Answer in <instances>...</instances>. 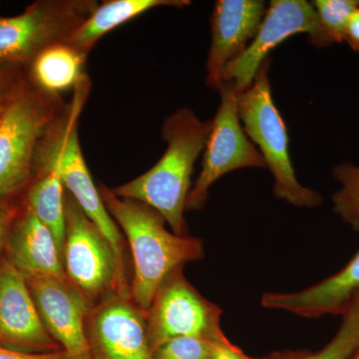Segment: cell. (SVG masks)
<instances>
[{
  "instance_id": "obj_1",
  "label": "cell",
  "mask_w": 359,
  "mask_h": 359,
  "mask_svg": "<svg viewBox=\"0 0 359 359\" xmlns=\"http://www.w3.org/2000/svg\"><path fill=\"white\" fill-rule=\"evenodd\" d=\"M98 189L106 209L131 250L132 301L147 313L156 292L172 271L204 257L202 240L170 231L162 215L144 203L117 197L103 183H99Z\"/></svg>"
},
{
  "instance_id": "obj_2",
  "label": "cell",
  "mask_w": 359,
  "mask_h": 359,
  "mask_svg": "<svg viewBox=\"0 0 359 359\" xmlns=\"http://www.w3.org/2000/svg\"><path fill=\"white\" fill-rule=\"evenodd\" d=\"M211 129L212 120L203 121L191 108H179L163 123L161 132L167 148L161 159L145 173L113 188L112 192L153 208L174 233L186 236L184 214L191 177Z\"/></svg>"
},
{
  "instance_id": "obj_3",
  "label": "cell",
  "mask_w": 359,
  "mask_h": 359,
  "mask_svg": "<svg viewBox=\"0 0 359 359\" xmlns=\"http://www.w3.org/2000/svg\"><path fill=\"white\" fill-rule=\"evenodd\" d=\"M65 105L60 94L40 88L26 74L0 115V201L25 194L40 139Z\"/></svg>"
},
{
  "instance_id": "obj_4",
  "label": "cell",
  "mask_w": 359,
  "mask_h": 359,
  "mask_svg": "<svg viewBox=\"0 0 359 359\" xmlns=\"http://www.w3.org/2000/svg\"><path fill=\"white\" fill-rule=\"evenodd\" d=\"M269 66L268 58L249 88L238 94V116L243 128L259 148L266 166L273 174L276 197L295 207H318L323 197L313 189L302 186L295 176L290 160L289 134L271 94Z\"/></svg>"
},
{
  "instance_id": "obj_5",
  "label": "cell",
  "mask_w": 359,
  "mask_h": 359,
  "mask_svg": "<svg viewBox=\"0 0 359 359\" xmlns=\"http://www.w3.org/2000/svg\"><path fill=\"white\" fill-rule=\"evenodd\" d=\"M98 4L95 0H37L18 15L0 16V65L27 69L47 48L66 43Z\"/></svg>"
},
{
  "instance_id": "obj_6",
  "label": "cell",
  "mask_w": 359,
  "mask_h": 359,
  "mask_svg": "<svg viewBox=\"0 0 359 359\" xmlns=\"http://www.w3.org/2000/svg\"><path fill=\"white\" fill-rule=\"evenodd\" d=\"M65 221L63 266L70 283L91 306L113 294L131 299L110 243L67 191Z\"/></svg>"
},
{
  "instance_id": "obj_7",
  "label": "cell",
  "mask_w": 359,
  "mask_h": 359,
  "mask_svg": "<svg viewBox=\"0 0 359 359\" xmlns=\"http://www.w3.org/2000/svg\"><path fill=\"white\" fill-rule=\"evenodd\" d=\"M221 104L212 120L203 155L202 170L187 200L186 211H200L209 190L224 175L244 168H266L263 156L245 134L238 116L237 87L224 81L219 89Z\"/></svg>"
},
{
  "instance_id": "obj_8",
  "label": "cell",
  "mask_w": 359,
  "mask_h": 359,
  "mask_svg": "<svg viewBox=\"0 0 359 359\" xmlns=\"http://www.w3.org/2000/svg\"><path fill=\"white\" fill-rule=\"evenodd\" d=\"M223 311L208 301L184 276L175 269L156 292L147 311L148 337L153 351L178 337L219 340L226 337L221 328Z\"/></svg>"
},
{
  "instance_id": "obj_9",
  "label": "cell",
  "mask_w": 359,
  "mask_h": 359,
  "mask_svg": "<svg viewBox=\"0 0 359 359\" xmlns=\"http://www.w3.org/2000/svg\"><path fill=\"white\" fill-rule=\"evenodd\" d=\"M299 33L309 35V43L325 47L318 14L311 2L273 0L255 39L238 57L226 66L223 81L233 82L240 93L245 91L254 82L269 52Z\"/></svg>"
},
{
  "instance_id": "obj_10",
  "label": "cell",
  "mask_w": 359,
  "mask_h": 359,
  "mask_svg": "<svg viewBox=\"0 0 359 359\" xmlns=\"http://www.w3.org/2000/svg\"><path fill=\"white\" fill-rule=\"evenodd\" d=\"M86 335L91 359H154L147 313L128 297L113 294L92 306Z\"/></svg>"
},
{
  "instance_id": "obj_11",
  "label": "cell",
  "mask_w": 359,
  "mask_h": 359,
  "mask_svg": "<svg viewBox=\"0 0 359 359\" xmlns=\"http://www.w3.org/2000/svg\"><path fill=\"white\" fill-rule=\"evenodd\" d=\"M47 332L74 359H91L86 320L91 304L68 278H25Z\"/></svg>"
},
{
  "instance_id": "obj_12",
  "label": "cell",
  "mask_w": 359,
  "mask_h": 359,
  "mask_svg": "<svg viewBox=\"0 0 359 359\" xmlns=\"http://www.w3.org/2000/svg\"><path fill=\"white\" fill-rule=\"evenodd\" d=\"M0 346L32 353H56L25 276L6 257L0 263Z\"/></svg>"
},
{
  "instance_id": "obj_13",
  "label": "cell",
  "mask_w": 359,
  "mask_h": 359,
  "mask_svg": "<svg viewBox=\"0 0 359 359\" xmlns=\"http://www.w3.org/2000/svg\"><path fill=\"white\" fill-rule=\"evenodd\" d=\"M266 8L262 0H219L215 4L211 47L205 65L208 87L219 91L224 69L255 39Z\"/></svg>"
},
{
  "instance_id": "obj_14",
  "label": "cell",
  "mask_w": 359,
  "mask_h": 359,
  "mask_svg": "<svg viewBox=\"0 0 359 359\" xmlns=\"http://www.w3.org/2000/svg\"><path fill=\"white\" fill-rule=\"evenodd\" d=\"M78 127L79 120L73 122L68 129L61 149L59 170L63 185L85 215L110 243L117 257L123 282L130 287L125 264L123 233L106 209L98 187L95 186L90 174L80 145Z\"/></svg>"
},
{
  "instance_id": "obj_15",
  "label": "cell",
  "mask_w": 359,
  "mask_h": 359,
  "mask_svg": "<svg viewBox=\"0 0 359 359\" xmlns=\"http://www.w3.org/2000/svg\"><path fill=\"white\" fill-rule=\"evenodd\" d=\"M6 250V259L25 278H68L53 233L25 203L14 219Z\"/></svg>"
},
{
  "instance_id": "obj_16",
  "label": "cell",
  "mask_w": 359,
  "mask_h": 359,
  "mask_svg": "<svg viewBox=\"0 0 359 359\" xmlns=\"http://www.w3.org/2000/svg\"><path fill=\"white\" fill-rule=\"evenodd\" d=\"M359 294V252L334 276L302 292L275 294L262 297L264 308L280 309L302 318H320L325 314L344 316Z\"/></svg>"
},
{
  "instance_id": "obj_17",
  "label": "cell",
  "mask_w": 359,
  "mask_h": 359,
  "mask_svg": "<svg viewBox=\"0 0 359 359\" xmlns=\"http://www.w3.org/2000/svg\"><path fill=\"white\" fill-rule=\"evenodd\" d=\"M189 6V0H106L98 4L66 44L88 56L99 40L127 21L158 7Z\"/></svg>"
},
{
  "instance_id": "obj_18",
  "label": "cell",
  "mask_w": 359,
  "mask_h": 359,
  "mask_svg": "<svg viewBox=\"0 0 359 359\" xmlns=\"http://www.w3.org/2000/svg\"><path fill=\"white\" fill-rule=\"evenodd\" d=\"M87 57L70 45H54L35 58L26 74L40 88L61 95V92L74 88L79 81Z\"/></svg>"
},
{
  "instance_id": "obj_19",
  "label": "cell",
  "mask_w": 359,
  "mask_h": 359,
  "mask_svg": "<svg viewBox=\"0 0 359 359\" xmlns=\"http://www.w3.org/2000/svg\"><path fill=\"white\" fill-rule=\"evenodd\" d=\"M359 351V294L344 314L341 325L334 339L316 353L285 351L263 359H351Z\"/></svg>"
},
{
  "instance_id": "obj_20",
  "label": "cell",
  "mask_w": 359,
  "mask_h": 359,
  "mask_svg": "<svg viewBox=\"0 0 359 359\" xmlns=\"http://www.w3.org/2000/svg\"><path fill=\"white\" fill-rule=\"evenodd\" d=\"M332 176L340 185L332 198L334 212L359 233V166L341 163L332 169Z\"/></svg>"
},
{
  "instance_id": "obj_21",
  "label": "cell",
  "mask_w": 359,
  "mask_h": 359,
  "mask_svg": "<svg viewBox=\"0 0 359 359\" xmlns=\"http://www.w3.org/2000/svg\"><path fill=\"white\" fill-rule=\"evenodd\" d=\"M311 4L318 14L325 47L344 42L347 23L358 7V0H316Z\"/></svg>"
},
{
  "instance_id": "obj_22",
  "label": "cell",
  "mask_w": 359,
  "mask_h": 359,
  "mask_svg": "<svg viewBox=\"0 0 359 359\" xmlns=\"http://www.w3.org/2000/svg\"><path fill=\"white\" fill-rule=\"evenodd\" d=\"M215 342L203 337H178L161 344L153 353L154 359H211Z\"/></svg>"
},
{
  "instance_id": "obj_23",
  "label": "cell",
  "mask_w": 359,
  "mask_h": 359,
  "mask_svg": "<svg viewBox=\"0 0 359 359\" xmlns=\"http://www.w3.org/2000/svg\"><path fill=\"white\" fill-rule=\"evenodd\" d=\"M26 78V70L0 65V115L6 109Z\"/></svg>"
},
{
  "instance_id": "obj_24",
  "label": "cell",
  "mask_w": 359,
  "mask_h": 359,
  "mask_svg": "<svg viewBox=\"0 0 359 359\" xmlns=\"http://www.w3.org/2000/svg\"><path fill=\"white\" fill-rule=\"evenodd\" d=\"M18 210L20 209L11 207L8 204V201H0V263L2 259V252L6 249L11 226Z\"/></svg>"
},
{
  "instance_id": "obj_25",
  "label": "cell",
  "mask_w": 359,
  "mask_h": 359,
  "mask_svg": "<svg viewBox=\"0 0 359 359\" xmlns=\"http://www.w3.org/2000/svg\"><path fill=\"white\" fill-rule=\"evenodd\" d=\"M0 359H74L65 351L49 353H32L0 346Z\"/></svg>"
},
{
  "instance_id": "obj_26",
  "label": "cell",
  "mask_w": 359,
  "mask_h": 359,
  "mask_svg": "<svg viewBox=\"0 0 359 359\" xmlns=\"http://www.w3.org/2000/svg\"><path fill=\"white\" fill-rule=\"evenodd\" d=\"M211 359H257L248 356L235 344H231L226 337L215 342ZM263 359V358H262Z\"/></svg>"
},
{
  "instance_id": "obj_27",
  "label": "cell",
  "mask_w": 359,
  "mask_h": 359,
  "mask_svg": "<svg viewBox=\"0 0 359 359\" xmlns=\"http://www.w3.org/2000/svg\"><path fill=\"white\" fill-rule=\"evenodd\" d=\"M353 51L359 53V4L347 23L346 40Z\"/></svg>"
},
{
  "instance_id": "obj_28",
  "label": "cell",
  "mask_w": 359,
  "mask_h": 359,
  "mask_svg": "<svg viewBox=\"0 0 359 359\" xmlns=\"http://www.w3.org/2000/svg\"><path fill=\"white\" fill-rule=\"evenodd\" d=\"M351 359H359V351H358V353L354 354V355L353 356V358H351Z\"/></svg>"
},
{
  "instance_id": "obj_29",
  "label": "cell",
  "mask_w": 359,
  "mask_h": 359,
  "mask_svg": "<svg viewBox=\"0 0 359 359\" xmlns=\"http://www.w3.org/2000/svg\"><path fill=\"white\" fill-rule=\"evenodd\" d=\"M358 4H359V0H358Z\"/></svg>"
}]
</instances>
